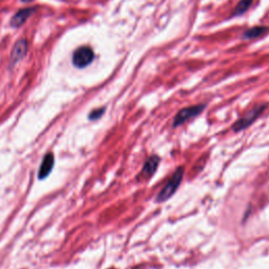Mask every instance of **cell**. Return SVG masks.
<instances>
[{
  "label": "cell",
  "instance_id": "cell-9",
  "mask_svg": "<svg viewBox=\"0 0 269 269\" xmlns=\"http://www.w3.org/2000/svg\"><path fill=\"white\" fill-rule=\"evenodd\" d=\"M269 32V27L265 25H257L253 26L251 28L246 29L242 33V39H245V40H252V39H256L265 35L266 33Z\"/></svg>",
  "mask_w": 269,
  "mask_h": 269
},
{
  "label": "cell",
  "instance_id": "cell-2",
  "mask_svg": "<svg viewBox=\"0 0 269 269\" xmlns=\"http://www.w3.org/2000/svg\"><path fill=\"white\" fill-rule=\"evenodd\" d=\"M267 106H268L267 103H260L254 106L252 109H249L244 116H242L239 120L235 122V124L233 125V131L235 133H239L251 126L257 120V119L263 114V112L267 108Z\"/></svg>",
  "mask_w": 269,
  "mask_h": 269
},
{
  "label": "cell",
  "instance_id": "cell-5",
  "mask_svg": "<svg viewBox=\"0 0 269 269\" xmlns=\"http://www.w3.org/2000/svg\"><path fill=\"white\" fill-rule=\"evenodd\" d=\"M160 161H161L160 157H158L156 155H153V156L149 157L145 161L141 173L137 176V180L138 181H145V180H148L149 178H152L158 169V166H159V164H160Z\"/></svg>",
  "mask_w": 269,
  "mask_h": 269
},
{
  "label": "cell",
  "instance_id": "cell-1",
  "mask_svg": "<svg viewBox=\"0 0 269 269\" xmlns=\"http://www.w3.org/2000/svg\"><path fill=\"white\" fill-rule=\"evenodd\" d=\"M184 177V167L180 166L176 169L173 177L169 179L168 182L165 184V186L161 189L160 193L157 196V202L161 203L167 201L168 199H171L173 195L177 192V189L180 186Z\"/></svg>",
  "mask_w": 269,
  "mask_h": 269
},
{
  "label": "cell",
  "instance_id": "cell-4",
  "mask_svg": "<svg viewBox=\"0 0 269 269\" xmlns=\"http://www.w3.org/2000/svg\"><path fill=\"white\" fill-rule=\"evenodd\" d=\"M94 51L89 46L78 47L73 54V64L78 68H83L94 60Z\"/></svg>",
  "mask_w": 269,
  "mask_h": 269
},
{
  "label": "cell",
  "instance_id": "cell-10",
  "mask_svg": "<svg viewBox=\"0 0 269 269\" xmlns=\"http://www.w3.org/2000/svg\"><path fill=\"white\" fill-rule=\"evenodd\" d=\"M254 3V0H240L237 3V5L234 8V12L232 13L231 17H237V16H241L243 14H245L249 7H251Z\"/></svg>",
  "mask_w": 269,
  "mask_h": 269
},
{
  "label": "cell",
  "instance_id": "cell-3",
  "mask_svg": "<svg viewBox=\"0 0 269 269\" xmlns=\"http://www.w3.org/2000/svg\"><path fill=\"white\" fill-rule=\"evenodd\" d=\"M206 107V104H197V105H192V106H187L182 109H180L177 113V115L174 118L173 121V126L178 127L182 124H184L186 121L191 120V119H194L195 117L200 115Z\"/></svg>",
  "mask_w": 269,
  "mask_h": 269
},
{
  "label": "cell",
  "instance_id": "cell-7",
  "mask_svg": "<svg viewBox=\"0 0 269 269\" xmlns=\"http://www.w3.org/2000/svg\"><path fill=\"white\" fill-rule=\"evenodd\" d=\"M26 51H27V42L25 39H20V40H18L15 43L12 54H11V63L15 64L18 61H20L21 59L25 56Z\"/></svg>",
  "mask_w": 269,
  "mask_h": 269
},
{
  "label": "cell",
  "instance_id": "cell-13",
  "mask_svg": "<svg viewBox=\"0 0 269 269\" xmlns=\"http://www.w3.org/2000/svg\"><path fill=\"white\" fill-rule=\"evenodd\" d=\"M111 269H115V268H111Z\"/></svg>",
  "mask_w": 269,
  "mask_h": 269
},
{
  "label": "cell",
  "instance_id": "cell-6",
  "mask_svg": "<svg viewBox=\"0 0 269 269\" xmlns=\"http://www.w3.org/2000/svg\"><path fill=\"white\" fill-rule=\"evenodd\" d=\"M55 164V158L52 153H48L44 156L43 160L41 162L40 167L38 171V179L39 180H43V179L47 178L48 175L53 171Z\"/></svg>",
  "mask_w": 269,
  "mask_h": 269
},
{
  "label": "cell",
  "instance_id": "cell-8",
  "mask_svg": "<svg viewBox=\"0 0 269 269\" xmlns=\"http://www.w3.org/2000/svg\"><path fill=\"white\" fill-rule=\"evenodd\" d=\"M34 12H35L34 7H25L20 9V11L17 12L11 19V25L14 27L21 26L27 20V18Z\"/></svg>",
  "mask_w": 269,
  "mask_h": 269
},
{
  "label": "cell",
  "instance_id": "cell-12",
  "mask_svg": "<svg viewBox=\"0 0 269 269\" xmlns=\"http://www.w3.org/2000/svg\"><path fill=\"white\" fill-rule=\"evenodd\" d=\"M22 1H29V0H22Z\"/></svg>",
  "mask_w": 269,
  "mask_h": 269
},
{
  "label": "cell",
  "instance_id": "cell-11",
  "mask_svg": "<svg viewBox=\"0 0 269 269\" xmlns=\"http://www.w3.org/2000/svg\"><path fill=\"white\" fill-rule=\"evenodd\" d=\"M104 112H105V107H100V108L94 109V111L91 112V114H89V116H88L89 120H93V121L98 120V119H100L103 116Z\"/></svg>",
  "mask_w": 269,
  "mask_h": 269
}]
</instances>
